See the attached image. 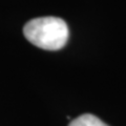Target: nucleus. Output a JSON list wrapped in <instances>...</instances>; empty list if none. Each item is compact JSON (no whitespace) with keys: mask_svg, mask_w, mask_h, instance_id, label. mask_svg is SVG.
<instances>
[{"mask_svg":"<svg viewBox=\"0 0 126 126\" xmlns=\"http://www.w3.org/2000/svg\"><path fill=\"white\" fill-rule=\"evenodd\" d=\"M68 126H108L103 121H101L96 116L90 113H84L78 117L76 120L72 121Z\"/></svg>","mask_w":126,"mask_h":126,"instance_id":"f03ea898","label":"nucleus"},{"mask_svg":"<svg viewBox=\"0 0 126 126\" xmlns=\"http://www.w3.org/2000/svg\"><path fill=\"white\" fill-rule=\"evenodd\" d=\"M23 34L32 44L46 50L61 49L68 40V27L57 17L33 19L23 27Z\"/></svg>","mask_w":126,"mask_h":126,"instance_id":"f257e3e1","label":"nucleus"}]
</instances>
